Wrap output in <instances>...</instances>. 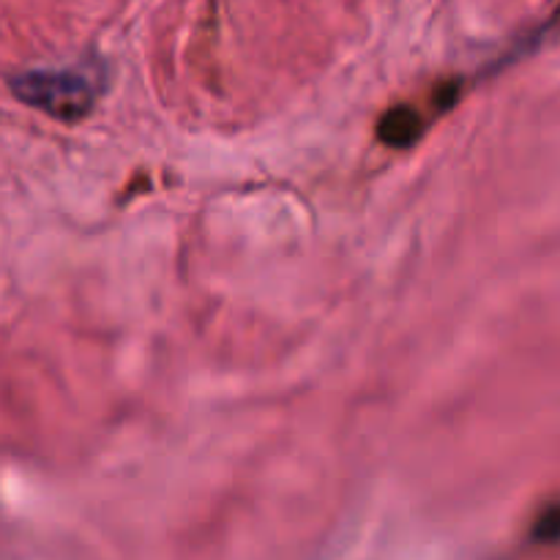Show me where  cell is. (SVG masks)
Segmentation results:
<instances>
[{
    "mask_svg": "<svg viewBox=\"0 0 560 560\" xmlns=\"http://www.w3.org/2000/svg\"><path fill=\"white\" fill-rule=\"evenodd\" d=\"M16 96L60 120H77L96 102V88L85 71L36 69L11 82Z\"/></svg>",
    "mask_w": 560,
    "mask_h": 560,
    "instance_id": "cell-1",
    "label": "cell"
}]
</instances>
